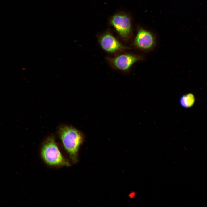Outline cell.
Returning a JSON list of instances; mask_svg holds the SVG:
<instances>
[{"label": "cell", "mask_w": 207, "mask_h": 207, "mask_svg": "<svg viewBox=\"0 0 207 207\" xmlns=\"http://www.w3.org/2000/svg\"><path fill=\"white\" fill-rule=\"evenodd\" d=\"M41 157L45 162L51 166H68L70 163L61 153L53 136L45 141L41 150Z\"/></svg>", "instance_id": "2"}, {"label": "cell", "mask_w": 207, "mask_h": 207, "mask_svg": "<svg viewBox=\"0 0 207 207\" xmlns=\"http://www.w3.org/2000/svg\"><path fill=\"white\" fill-rule=\"evenodd\" d=\"M99 43L104 50L109 53L128 49L123 45L110 32L108 31L99 38Z\"/></svg>", "instance_id": "4"}, {"label": "cell", "mask_w": 207, "mask_h": 207, "mask_svg": "<svg viewBox=\"0 0 207 207\" xmlns=\"http://www.w3.org/2000/svg\"><path fill=\"white\" fill-rule=\"evenodd\" d=\"M129 198H134L135 196V193L134 192H131L128 195Z\"/></svg>", "instance_id": "8"}, {"label": "cell", "mask_w": 207, "mask_h": 207, "mask_svg": "<svg viewBox=\"0 0 207 207\" xmlns=\"http://www.w3.org/2000/svg\"><path fill=\"white\" fill-rule=\"evenodd\" d=\"M58 134L65 149L73 162L78 160V153L84 137L82 133L71 126H62L58 130Z\"/></svg>", "instance_id": "1"}, {"label": "cell", "mask_w": 207, "mask_h": 207, "mask_svg": "<svg viewBox=\"0 0 207 207\" xmlns=\"http://www.w3.org/2000/svg\"><path fill=\"white\" fill-rule=\"evenodd\" d=\"M195 101L194 95L191 93L183 95L180 98L179 103L182 107L189 108L192 106Z\"/></svg>", "instance_id": "7"}, {"label": "cell", "mask_w": 207, "mask_h": 207, "mask_svg": "<svg viewBox=\"0 0 207 207\" xmlns=\"http://www.w3.org/2000/svg\"><path fill=\"white\" fill-rule=\"evenodd\" d=\"M140 59V57L139 56L125 54L113 58H108L107 60L111 64L117 68L122 70H126Z\"/></svg>", "instance_id": "5"}, {"label": "cell", "mask_w": 207, "mask_h": 207, "mask_svg": "<svg viewBox=\"0 0 207 207\" xmlns=\"http://www.w3.org/2000/svg\"><path fill=\"white\" fill-rule=\"evenodd\" d=\"M110 22L122 38L126 39L129 37L131 32V22L129 18L126 14L120 13L116 14L111 17Z\"/></svg>", "instance_id": "3"}, {"label": "cell", "mask_w": 207, "mask_h": 207, "mask_svg": "<svg viewBox=\"0 0 207 207\" xmlns=\"http://www.w3.org/2000/svg\"><path fill=\"white\" fill-rule=\"evenodd\" d=\"M154 43V37L150 32L142 28L139 30L134 41L136 47L142 49H148L153 46Z\"/></svg>", "instance_id": "6"}]
</instances>
